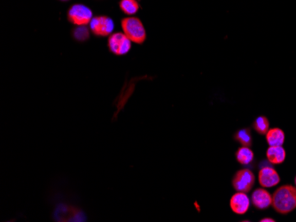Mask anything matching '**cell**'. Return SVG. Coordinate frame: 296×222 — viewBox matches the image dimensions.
Instances as JSON below:
<instances>
[{
    "label": "cell",
    "instance_id": "cell-5",
    "mask_svg": "<svg viewBox=\"0 0 296 222\" xmlns=\"http://www.w3.org/2000/svg\"><path fill=\"white\" fill-rule=\"evenodd\" d=\"M107 45L110 52L114 54L122 56L130 52L132 48V41L124 33H114L108 37Z\"/></svg>",
    "mask_w": 296,
    "mask_h": 222
},
{
    "label": "cell",
    "instance_id": "cell-12",
    "mask_svg": "<svg viewBox=\"0 0 296 222\" xmlns=\"http://www.w3.org/2000/svg\"><path fill=\"white\" fill-rule=\"evenodd\" d=\"M236 160L242 166H250L254 161V151L250 147L242 146L238 148L235 153Z\"/></svg>",
    "mask_w": 296,
    "mask_h": 222
},
{
    "label": "cell",
    "instance_id": "cell-15",
    "mask_svg": "<svg viewBox=\"0 0 296 222\" xmlns=\"http://www.w3.org/2000/svg\"><path fill=\"white\" fill-rule=\"evenodd\" d=\"M253 129L259 135H266L270 129V122L265 116H259L253 123Z\"/></svg>",
    "mask_w": 296,
    "mask_h": 222
},
{
    "label": "cell",
    "instance_id": "cell-14",
    "mask_svg": "<svg viewBox=\"0 0 296 222\" xmlns=\"http://www.w3.org/2000/svg\"><path fill=\"white\" fill-rule=\"evenodd\" d=\"M119 7L122 12L127 15H133L138 13L139 4L137 0H121Z\"/></svg>",
    "mask_w": 296,
    "mask_h": 222
},
{
    "label": "cell",
    "instance_id": "cell-7",
    "mask_svg": "<svg viewBox=\"0 0 296 222\" xmlns=\"http://www.w3.org/2000/svg\"><path fill=\"white\" fill-rule=\"evenodd\" d=\"M258 180L262 187L272 188L280 184V177L272 167L264 166L258 172Z\"/></svg>",
    "mask_w": 296,
    "mask_h": 222
},
{
    "label": "cell",
    "instance_id": "cell-4",
    "mask_svg": "<svg viewBox=\"0 0 296 222\" xmlns=\"http://www.w3.org/2000/svg\"><path fill=\"white\" fill-rule=\"evenodd\" d=\"M92 18V11L84 5H74L68 11V22L76 26H86Z\"/></svg>",
    "mask_w": 296,
    "mask_h": 222
},
{
    "label": "cell",
    "instance_id": "cell-2",
    "mask_svg": "<svg viewBox=\"0 0 296 222\" xmlns=\"http://www.w3.org/2000/svg\"><path fill=\"white\" fill-rule=\"evenodd\" d=\"M123 33L132 42L142 45L146 39V32L141 21L137 17H126L121 22Z\"/></svg>",
    "mask_w": 296,
    "mask_h": 222
},
{
    "label": "cell",
    "instance_id": "cell-11",
    "mask_svg": "<svg viewBox=\"0 0 296 222\" xmlns=\"http://www.w3.org/2000/svg\"><path fill=\"white\" fill-rule=\"evenodd\" d=\"M265 138L270 146H282L285 142V132L280 128L269 129Z\"/></svg>",
    "mask_w": 296,
    "mask_h": 222
},
{
    "label": "cell",
    "instance_id": "cell-6",
    "mask_svg": "<svg viewBox=\"0 0 296 222\" xmlns=\"http://www.w3.org/2000/svg\"><path fill=\"white\" fill-rule=\"evenodd\" d=\"M90 29L95 36H109L115 29V23L113 19L106 15L95 16L90 21Z\"/></svg>",
    "mask_w": 296,
    "mask_h": 222
},
{
    "label": "cell",
    "instance_id": "cell-19",
    "mask_svg": "<svg viewBox=\"0 0 296 222\" xmlns=\"http://www.w3.org/2000/svg\"><path fill=\"white\" fill-rule=\"evenodd\" d=\"M61 1H64V2H66V1H68V0H61Z\"/></svg>",
    "mask_w": 296,
    "mask_h": 222
},
{
    "label": "cell",
    "instance_id": "cell-1",
    "mask_svg": "<svg viewBox=\"0 0 296 222\" xmlns=\"http://www.w3.org/2000/svg\"><path fill=\"white\" fill-rule=\"evenodd\" d=\"M272 207L280 214H288L296 209V186L283 185L272 195Z\"/></svg>",
    "mask_w": 296,
    "mask_h": 222
},
{
    "label": "cell",
    "instance_id": "cell-13",
    "mask_svg": "<svg viewBox=\"0 0 296 222\" xmlns=\"http://www.w3.org/2000/svg\"><path fill=\"white\" fill-rule=\"evenodd\" d=\"M233 139L236 142L240 144L242 146L251 147L253 145V137H252L251 130L249 128H243V129L237 130L233 135Z\"/></svg>",
    "mask_w": 296,
    "mask_h": 222
},
{
    "label": "cell",
    "instance_id": "cell-8",
    "mask_svg": "<svg viewBox=\"0 0 296 222\" xmlns=\"http://www.w3.org/2000/svg\"><path fill=\"white\" fill-rule=\"evenodd\" d=\"M230 207L233 213L238 215H243L247 213L250 207V198L248 193L236 192L230 199Z\"/></svg>",
    "mask_w": 296,
    "mask_h": 222
},
{
    "label": "cell",
    "instance_id": "cell-16",
    "mask_svg": "<svg viewBox=\"0 0 296 222\" xmlns=\"http://www.w3.org/2000/svg\"><path fill=\"white\" fill-rule=\"evenodd\" d=\"M72 34L73 37L79 42H84L90 37V30L86 26H78L75 28Z\"/></svg>",
    "mask_w": 296,
    "mask_h": 222
},
{
    "label": "cell",
    "instance_id": "cell-10",
    "mask_svg": "<svg viewBox=\"0 0 296 222\" xmlns=\"http://www.w3.org/2000/svg\"><path fill=\"white\" fill-rule=\"evenodd\" d=\"M286 151L283 146H270L266 151V157L270 164L280 165L286 159Z\"/></svg>",
    "mask_w": 296,
    "mask_h": 222
},
{
    "label": "cell",
    "instance_id": "cell-3",
    "mask_svg": "<svg viewBox=\"0 0 296 222\" xmlns=\"http://www.w3.org/2000/svg\"><path fill=\"white\" fill-rule=\"evenodd\" d=\"M255 176L249 168H243L237 171L232 180L233 189L238 192L248 193L254 187Z\"/></svg>",
    "mask_w": 296,
    "mask_h": 222
},
{
    "label": "cell",
    "instance_id": "cell-17",
    "mask_svg": "<svg viewBox=\"0 0 296 222\" xmlns=\"http://www.w3.org/2000/svg\"><path fill=\"white\" fill-rule=\"evenodd\" d=\"M261 222H274L275 219H272V218H264V219H260Z\"/></svg>",
    "mask_w": 296,
    "mask_h": 222
},
{
    "label": "cell",
    "instance_id": "cell-9",
    "mask_svg": "<svg viewBox=\"0 0 296 222\" xmlns=\"http://www.w3.org/2000/svg\"><path fill=\"white\" fill-rule=\"evenodd\" d=\"M251 202L258 210H265L272 205V195L264 189H256L251 195Z\"/></svg>",
    "mask_w": 296,
    "mask_h": 222
},
{
    "label": "cell",
    "instance_id": "cell-18",
    "mask_svg": "<svg viewBox=\"0 0 296 222\" xmlns=\"http://www.w3.org/2000/svg\"><path fill=\"white\" fill-rule=\"evenodd\" d=\"M294 184H295V186H296V176H295V178H294Z\"/></svg>",
    "mask_w": 296,
    "mask_h": 222
}]
</instances>
